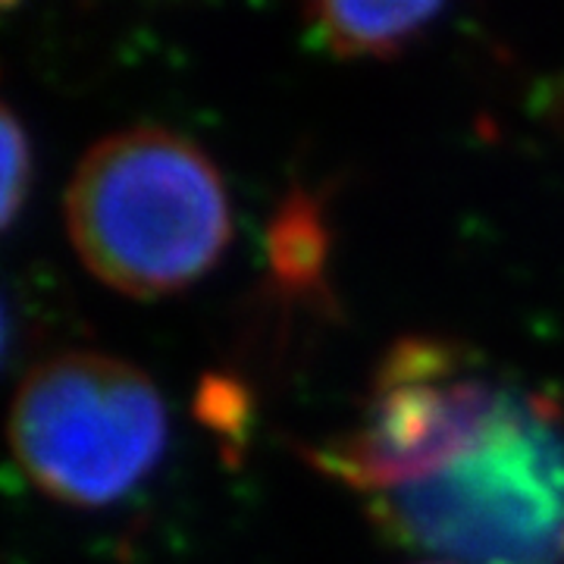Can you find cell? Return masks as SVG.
<instances>
[{
	"label": "cell",
	"instance_id": "52a82bcc",
	"mask_svg": "<svg viewBox=\"0 0 564 564\" xmlns=\"http://www.w3.org/2000/svg\"><path fill=\"white\" fill-rule=\"evenodd\" d=\"M3 3H7V7H10V3H13V0H3Z\"/></svg>",
	"mask_w": 564,
	"mask_h": 564
},
{
	"label": "cell",
	"instance_id": "6da1fadb",
	"mask_svg": "<svg viewBox=\"0 0 564 564\" xmlns=\"http://www.w3.org/2000/svg\"><path fill=\"white\" fill-rule=\"evenodd\" d=\"M66 226L85 267L132 299L202 282L232 236L220 170L195 141L135 126L98 141L66 192Z\"/></svg>",
	"mask_w": 564,
	"mask_h": 564
},
{
	"label": "cell",
	"instance_id": "ba28073f",
	"mask_svg": "<svg viewBox=\"0 0 564 564\" xmlns=\"http://www.w3.org/2000/svg\"><path fill=\"white\" fill-rule=\"evenodd\" d=\"M436 564H445V562H436Z\"/></svg>",
	"mask_w": 564,
	"mask_h": 564
},
{
	"label": "cell",
	"instance_id": "5b68a950",
	"mask_svg": "<svg viewBox=\"0 0 564 564\" xmlns=\"http://www.w3.org/2000/svg\"><path fill=\"white\" fill-rule=\"evenodd\" d=\"M448 0H299L323 44L343 57H392L421 35Z\"/></svg>",
	"mask_w": 564,
	"mask_h": 564
},
{
	"label": "cell",
	"instance_id": "3957f363",
	"mask_svg": "<svg viewBox=\"0 0 564 564\" xmlns=\"http://www.w3.org/2000/svg\"><path fill=\"white\" fill-rule=\"evenodd\" d=\"M10 443L41 492L76 508H104L158 467L166 408L139 367L98 351H66L25 377L10 414Z\"/></svg>",
	"mask_w": 564,
	"mask_h": 564
},
{
	"label": "cell",
	"instance_id": "8992f818",
	"mask_svg": "<svg viewBox=\"0 0 564 564\" xmlns=\"http://www.w3.org/2000/svg\"><path fill=\"white\" fill-rule=\"evenodd\" d=\"M29 139L13 117V110H3V220L13 223L20 214V204L29 192Z\"/></svg>",
	"mask_w": 564,
	"mask_h": 564
},
{
	"label": "cell",
	"instance_id": "7a4b0ae2",
	"mask_svg": "<svg viewBox=\"0 0 564 564\" xmlns=\"http://www.w3.org/2000/svg\"><path fill=\"white\" fill-rule=\"evenodd\" d=\"M399 543L462 564H564V426L505 389L484 436L421 484L373 499Z\"/></svg>",
	"mask_w": 564,
	"mask_h": 564
},
{
	"label": "cell",
	"instance_id": "277c9868",
	"mask_svg": "<svg viewBox=\"0 0 564 564\" xmlns=\"http://www.w3.org/2000/svg\"><path fill=\"white\" fill-rule=\"evenodd\" d=\"M462 348L440 339H404L386 358L361 421L314 455L326 474L373 499L421 484L484 436L502 404Z\"/></svg>",
	"mask_w": 564,
	"mask_h": 564
}]
</instances>
